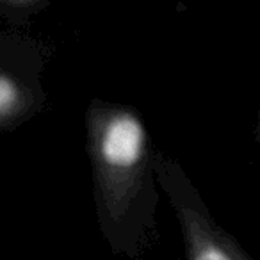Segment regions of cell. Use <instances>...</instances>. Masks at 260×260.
<instances>
[{
	"label": "cell",
	"instance_id": "obj_1",
	"mask_svg": "<svg viewBox=\"0 0 260 260\" xmlns=\"http://www.w3.org/2000/svg\"><path fill=\"white\" fill-rule=\"evenodd\" d=\"M145 146V132L134 116H116L105 128L102 153L109 166L130 168L139 160Z\"/></svg>",
	"mask_w": 260,
	"mask_h": 260
},
{
	"label": "cell",
	"instance_id": "obj_2",
	"mask_svg": "<svg viewBox=\"0 0 260 260\" xmlns=\"http://www.w3.org/2000/svg\"><path fill=\"white\" fill-rule=\"evenodd\" d=\"M18 102V89L8 77L0 75V116L9 112Z\"/></svg>",
	"mask_w": 260,
	"mask_h": 260
},
{
	"label": "cell",
	"instance_id": "obj_3",
	"mask_svg": "<svg viewBox=\"0 0 260 260\" xmlns=\"http://www.w3.org/2000/svg\"><path fill=\"white\" fill-rule=\"evenodd\" d=\"M194 260H230V256L224 251H221L219 248H214V246H207L202 251L196 255Z\"/></svg>",
	"mask_w": 260,
	"mask_h": 260
}]
</instances>
